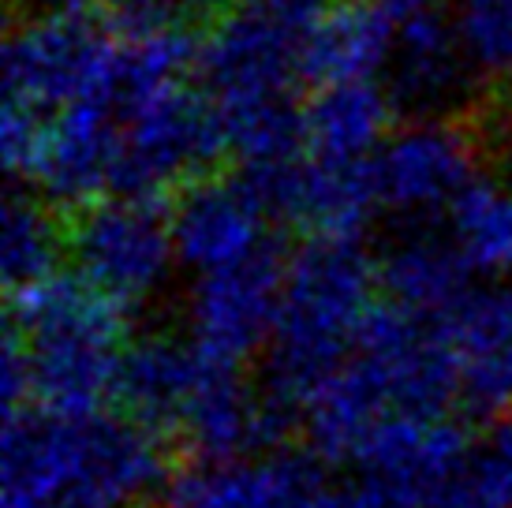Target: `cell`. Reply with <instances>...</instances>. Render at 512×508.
I'll return each instance as SVG.
<instances>
[{
  "instance_id": "cell-1",
  "label": "cell",
  "mask_w": 512,
  "mask_h": 508,
  "mask_svg": "<svg viewBox=\"0 0 512 508\" xmlns=\"http://www.w3.org/2000/svg\"><path fill=\"white\" fill-rule=\"evenodd\" d=\"M8 348L23 359L30 408L94 419L120 389L128 359L124 311L79 277H57L12 299Z\"/></svg>"
},
{
  "instance_id": "cell-2",
  "label": "cell",
  "mask_w": 512,
  "mask_h": 508,
  "mask_svg": "<svg viewBox=\"0 0 512 508\" xmlns=\"http://www.w3.org/2000/svg\"><path fill=\"white\" fill-rule=\"evenodd\" d=\"M378 266L359 240H307L285 266L281 311L270 340V393L303 408L341 370L374 314Z\"/></svg>"
},
{
  "instance_id": "cell-3",
  "label": "cell",
  "mask_w": 512,
  "mask_h": 508,
  "mask_svg": "<svg viewBox=\"0 0 512 508\" xmlns=\"http://www.w3.org/2000/svg\"><path fill=\"white\" fill-rule=\"evenodd\" d=\"M322 0H236L199 42V75L221 116L292 98Z\"/></svg>"
},
{
  "instance_id": "cell-4",
  "label": "cell",
  "mask_w": 512,
  "mask_h": 508,
  "mask_svg": "<svg viewBox=\"0 0 512 508\" xmlns=\"http://www.w3.org/2000/svg\"><path fill=\"white\" fill-rule=\"evenodd\" d=\"M116 34L105 4L34 12L4 42V105L57 116L98 94L113 64Z\"/></svg>"
},
{
  "instance_id": "cell-5",
  "label": "cell",
  "mask_w": 512,
  "mask_h": 508,
  "mask_svg": "<svg viewBox=\"0 0 512 508\" xmlns=\"http://www.w3.org/2000/svg\"><path fill=\"white\" fill-rule=\"evenodd\" d=\"M228 139L214 101L187 86L165 90L124 120L113 191L131 198L180 195L214 176Z\"/></svg>"
},
{
  "instance_id": "cell-6",
  "label": "cell",
  "mask_w": 512,
  "mask_h": 508,
  "mask_svg": "<svg viewBox=\"0 0 512 508\" xmlns=\"http://www.w3.org/2000/svg\"><path fill=\"white\" fill-rule=\"evenodd\" d=\"M64 228L79 281L113 299L120 311L143 307L169 281L176 258L172 225L150 198H98L68 213Z\"/></svg>"
},
{
  "instance_id": "cell-7",
  "label": "cell",
  "mask_w": 512,
  "mask_h": 508,
  "mask_svg": "<svg viewBox=\"0 0 512 508\" xmlns=\"http://www.w3.org/2000/svg\"><path fill=\"white\" fill-rule=\"evenodd\" d=\"M468 449L449 419L389 415L352 456L356 475L341 482V508H445Z\"/></svg>"
},
{
  "instance_id": "cell-8",
  "label": "cell",
  "mask_w": 512,
  "mask_h": 508,
  "mask_svg": "<svg viewBox=\"0 0 512 508\" xmlns=\"http://www.w3.org/2000/svg\"><path fill=\"white\" fill-rule=\"evenodd\" d=\"M352 363L393 415L445 419V408L456 400L449 318H423L382 303L363 325Z\"/></svg>"
},
{
  "instance_id": "cell-9",
  "label": "cell",
  "mask_w": 512,
  "mask_h": 508,
  "mask_svg": "<svg viewBox=\"0 0 512 508\" xmlns=\"http://www.w3.org/2000/svg\"><path fill=\"white\" fill-rule=\"evenodd\" d=\"M486 139L471 116H423L397 127L378 154L382 206L427 221L479 180Z\"/></svg>"
},
{
  "instance_id": "cell-10",
  "label": "cell",
  "mask_w": 512,
  "mask_h": 508,
  "mask_svg": "<svg viewBox=\"0 0 512 508\" xmlns=\"http://www.w3.org/2000/svg\"><path fill=\"white\" fill-rule=\"evenodd\" d=\"M296 423V408L270 389L243 378L240 367L202 355L199 381L187 400L180 438L195 460L206 464H240L258 460L273 449Z\"/></svg>"
},
{
  "instance_id": "cell-11",
  "label": "cell",
  "mask_w": 512,
  "mask_h": 508,
  "mask_svg": "<svg viewBox=\"0 0 512 508\" xmlns=\"http://www.w3.org/2000/svg\"><path fill=\"white\" fill-rule=\"evenodd\" d=\"M285 266L288 262H281L273 247H262L236 266L199 277L187 307L191 344L206 359L232 367L251 359L262 344H270L281 311Z\"/></svg>"
},
{
  "instance_id": "cell-12",
  "label": "cell",
  "mask_w": 512,
  "mask_h": 508,
  "mask_svg": "<svg viewBox=\"0 0 512 508\" xmlns=\"http://www.w3.org/2000/svg\"><path fill=\"white\" fill-rule=\"evenodd\" d=\"M374 161H318L303 154L281 172L243 176L255 184L270 213L307 232V240H356L382 210Z\"/></svg>"
},
{
  "instance_id": "cell-13",
  "label": "cell",
  "mask_w": 512,
  "mask_h": 508,
  "mask_svg": "<svg viewBox=\"0 0 512 508\" xmlns=\"http://www.w3.org/2000/svg\"><path fill=\"white\" fill-rule=\"evenodd\" d=\"M270 206L262 202L247 176H206L199 184L172 195L169 225L176 258L199 277L236 266L243 258L270 247L266 240Z\"/></svg>"
},
{
  "instance_id": "cell-14",
  "label": "cell",
  "mask_w": 512,
  "mask_h": 508,
  "mask_svg": "<svg viewBox=\"0 0 512 508\" xmlns=\"http://www.w3.org/2000/svg\"><path fill=\"white\" fill-rule=\"evenodd\" d=\"M75 494H86V419L42 408L4 415L0 508H57Z\"/></svg>"
},
{
  "instance_id": "cell-15",
  "label": "cell",
  "mask_w": 512,
  "mask_h": 508,
  "mask_svg": "<svg viewBox=\"0 0 512 508\" xmlns=\"http://www.w3.org/2000/svg\"><path fill=\"white\" fill-rule=\"evenodd\" d=\"M120 131L124 120L101 94H90L53 116L34 169V184L42 187L45 202L75 213L113 191Z\"/></svg>"
},
{
  "instance_id": "cell-16",
  "label": "cell",
  "mask_w": 512,
  "mask_h": 508,
  "mask_svg": "<svg viewBox=\"0 0 512 508\" xmlns=\"http://www.w3.org/2000/svg\"><path fill=\"white\" fill-rule=\"evenodd\" d=\"M456 363V400L479 415H512V292H471L449 318Z\"/></svg>"
},
{
  "instance_id": "cell-17",
  "label": "cell",
  "mask_w": 512,
  "mask_h": 508,
  "mask_svg": "<svg viewBox=\"0 0 512 508\" xmlns=\"http://www.w3.org/2000/svg\"><path fill=\"white\" fill-rule=\"evenodd\" d=\"M400 19L385 0H333L314 19L303 45V79L314 86L374 83L397 49Z\"/></svg>"
},
{
  "instance_id": "cell-18",
  "label": "cell",
  "mask_w": 512,
  "mask_h": 508,
  "mask_svg": "<svg viewBox=\"0 0 512 508\" xmlns=\"http://www.w3.org/2000/svg\"><path fill=\"white\" fill-rule=\"evenodd\" d=\"M471 68L453 23L441 12L400 19L397 49L389 60V94L397 109H408L415 120L423 116H453L449 105L464 98Z\"/></svg>"
},
{
  "instance_id": "cell-19",
  "label": "cell",
  "mask_w": 512,
  "mask_h": 508,
  "mask_svg": "<svg viewBox=\"0 0 512 508\" xmlns=\"http://www.w3.org/2000/svg\"><path fill=\"white\" fill-rule=\"evenodd\" d=\"M397 116L393 94L378 83L314 86L303 101V154L318 161H374Z\"/></svg>"
},
{
  "instance_id": "cell-20",
  "label": "cell",
  "mask_w": 512,
  "mask_h": 508,
  "mask_svg": "<svg viewBox=\"0 0 512 508\" xmlns=\"http://www.w3.org/2000/svg\"><path fill=\"white\" fill-rule=\"evenodd\" d=\"M202 352L191 340L176 337H146L128 348L116 400L124 415L154 434H180L187 400L199 381Z\"/></svg>"
},
{
  "instance_id": "cell-21",
  "label": "cell",
  "mask_w": 512,
  "mask_h": 508,
  "mask_svg": "<svg viewBox=\"0 0 512 508\" xmlns=\"http://www.w3.org/2000/svg\"><path fill=\"white\" fill-rule=\"evenodd\" d=\"M471 262L460 254L453 240H441L430 232H412L393 243V251L378 266V281L385 299L400 311L423 318H453L471 288Z\"/></svg>"
},
{
  "instance_id": "cell-22",
  "label": "cell",
  "mask_w": 512,
  "mask_h": 508,
  "mask_svg": "<svg viewBox=\"0 0 512 508\" xmlns=\"http://www.w3.org/2000/svg\"><path fill=\"white\" fill-rule=\"evenodd\" d=\"M68 254V228L60 225L57 206L34 195H8L0 213V273L8 299L57 281L60 258Z\"/></svg>"
},
{
  "instance_id": "cell-23",
  "label": "cell",
  "mask_w": 512,
  "mask_h": 508,
  "mask_svg": "<svg viewBox=\"0 0 512 508\" xmlns=\"http://www.w3.org/2000/svg\"><path fill=\"white\" fill-rule=\"evenodd\" d=\"M453 243L479 273L512 269V187L479 176L449 210Z\"/></svg>"
},
{
  "instance_id": "cell-24",
  "label": "cell",
  "mask_w": 512,
  "mask_h": 508,
  "mask_svg": "<svg viewBox=\"0 0 512 508\" xmlns=\"http://www.w3.org/2000/svg\"><path fill=\"white\" fill-rule=\"evenodd\" d=\"M456 45L479 79H512V0H453Z\"/></svg>"
},
{
  "instance_id": "cell-25",
  "label": "cell",
  "mask_w": 512,
  "mask_h": 508,
  "mask_svg": "<svg viewBox=\"0 0 512 508\" xmlns=\"http://www.w3.org/2000/svg\"><path fill=\"white\" fill-rule=\"evenodd\" d=\"M445 508H512V415L494 419L468 449Z\"/></svg>"
},
{
  "instance_id": "cell-26",
  "label": "cell",
  "mask_w": 512,
  "mask_h": 508,
  "mask_svg": "<svg viewBox=\"0 0 512 508\" xmlns=\"http://www.w3.org/2000/svg\"><path fill=\"white\" fill-rule=\"evenodd\" d=\"M445 0H385V8L397 19H412V15H434Z\"/></svg>"
},
{
  "instance_id": "cell-27",
  "label": "cell",
  "mask_w": 512,
  "mask_h": 508,
  "mask_svg": "<svg viewBox=\"0 0 512 508\" xmlns=\"http://www.w3.org/2000/svg\"><path fill=\"white\" fill-rule=\"evenodd\" d=\"M90 0H38L34 12H60V8H86Z\"/></svg>"
},
{
  "instance_id": "cell-28",
  "label": "cell",
  "mask_w": 512,
  "mask_h": 508,
  "mask_svg": "<svg viewBox=\"0 0 512 508\" xmlns=\"http://www.w3.org/2000/svg\"><path fill=\"white\" fill-rule=\"evenodd\" d=\"M509 116H512V79H509Z\"/></svg>"
}]
</instances>
